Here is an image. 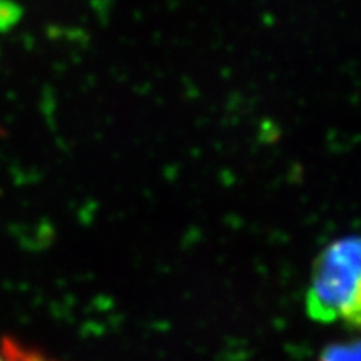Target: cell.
Masks as SVG:
<instances>
[{
  "instance_id": "1",
  "label": "cell",
  "mask_w": 361,
  "mask_h": 361,
  "mask_svg": "<svg viewBox=\"0 0 361 361\" xmlns=\"http://www.w3.org/2000/svg\"><path fill=\"white\" fill-rule=\"evenodd\" d=\"M360 239L346 236L329 243L314 263L306 313L323 324L358 328L361 322Z\"/></svg>"
},
{
  "instance_id": "2",
  "label": "cell",
  "mask_w": 361,
  "mask_h": 361,
  "mask_svg": "<svg viewBox=\"0 0 361 361\" xmlns=\"http://www.w3.org/2000/svg\"><path fill=\"white\" fill-rule=\"evenodd\" d=\"M361 346L358 340L335 343L323 350L319 361H361Z\"/></svg>"
},
{
  "instance_id": "3",
  "label": "cell",
  "mask_w": 361,
  "mask_h": 361,
  "mask_svg": "<svg viewBox=\"0 0 361 361\" xmlns=\"http://www.w3.org/2000/svg\"><path fill=\"white\" fill-rule=\"evenodd\" d=\"M0 355H2L4 361H52L45 356L39 355L37 351L27 350L24 346L19 345L13 340H6L2 341V348H0Z\"/></svg>"
},
{
  "instance_id": "4",
  "label": "cell",
  "mask_w": 361,
  "mask_h": 361,
  "mask_svg": "<svg viewBox=\"0 0 361 361\" xmlns=\"http://www.w3.org/2000/svg\"><path fill=\"white\" fill-rule=\"evenodd\" d=\"M0 361H4V358H2V355H0Z\"/></svg>"
}]
</instances>
